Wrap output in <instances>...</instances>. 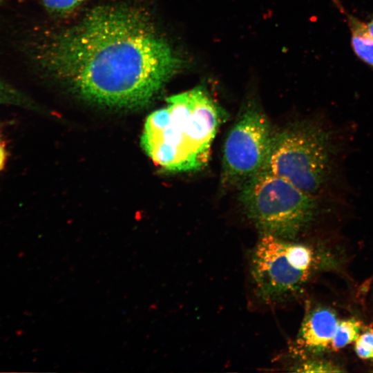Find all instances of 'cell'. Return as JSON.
Segmentation results:
<instances>
[{
	"instance_id": "cell-1",
	"label": "cell",
	"mask_w": 373,
	"mask_h": 373,
	"mask_svg": "<svg viewBox=\"0 0 373 373\" xmlns=\"http://www.w3.org/2000/svg\"><path fill=\"white\" fill-rule=\"evenodd\" d=\"M36 57L85 99L119 108L151 102L180 66L145 15L119 6L91 10L38 47Z\"/></svg>"
},
{
	"instance_id": "cell-2",
	"label": "cell",
	"mask_w": 373,
	"mask_h": 373,
	"mask_svg": "<svg viewBox=\"0 0 373 373\" xmlns=\"http://www.w3.org/2000/svg\"><path fill=\"white\" fill-rule=\"evenodd\" d=\"M345 129L325 117L303 119L274 131L262 170L316 196L345 200Z\"/></svg>"
},
{
	"instance_id": "cell-3",
	"label": "cell",
	"mask_w": 373,
	"mask_h": 373,
	"mask_svg": "<svg viewBox=\"0 0 373 373\" xmlns=\"http://www.w3.org/2000/svg\"><path fill=\"white\" fill-rule=\"evenodd\" d=\"M167 106L150 114L141 146L169 171L197 170L206 164L223 111L201 87L172 95Z\"/></svg>"
},
{
	"instance_id": "cell-4",
	"label": "cell",
	"mask_w": 373,
	"mask_h": 373,
	"mask_svg": "<svg viewBox=\"0 0 373 373\" xmlns=\"http://www.w3.org/2000/svg\"><path fill=\"white\" fill-rule=\"evenodd\" d=\"M247 217L261 234L293 240L321 214L345 206L346 200L307 193L288 180L262 170L238 189Z\"/></svg>"
},
{
	"instance_id": "cell-5",
	"label": "cell",
	"mask_w": 373,
	"mask_h": 373,
	"mask_svg": "<svg viewBox=\"0 0 373 373\" xmlns=\"http://www.w3.org/2000/svg\"><path fill=\"white\" fill-rule=\"evenodd\" d=\"M308 245L261 234L251 260V275L257 296L274 303L296 294L318 265Z\"/></svg>"
},
{
	"instance_id": "cell-6",
	"label": "cell",
	"mask_w": 373,
	"mask_h": 373,
	"mask_svg": "<svg viewBox=\"0 0 373 373\" xmlns=\"http://www.w3.org/2000/svg\"><path fill=\"white\" fill-rule=\"evenodd\" d=\"M274 131L267 115L256 106L239 115L224 141L221 183L238 189L263 169Z\"/></svg>"
},
{
	"instance_id": "cell-7",
	"label": "cell",
	"mask_w": 373,
	"mask_h": 373,
	"mask_svg": "<svg viewBox=\"0 0 373 373\" xmlns=\"http://www.w3.org/2000/svg\"><path fill=\"white\" fill-rule=\"evenodd\" d=\"M340 319L326 307H317L305 316L296 340L300 354H318L332 350V343Z\"/></svg>"
},
{
	"instance_id": "cell-8",
	"label": "cell",
	"mask_w": 373,
	"mask_h": 373,
	"mask_svg": "<svg viewBox=\"0 0 373 373\" xmlns=\"http://www.w3.org/2000/svg\"><path fill=\"white\" fill-rule=\"evenodd\" d=\"M344 15L351 33V46L356 57L373 69V37L367 25L347 12L338 0H333Z\"/></svg>"
},
{
	"instance_id": "cell-9",
	"label": "cell",
	"mask_w": 373,
	"mask_h": 373,
	"mask_svg": "<svg viewBox=\"0 0 373 373\" xmlns=\"http://www.w3.org/2000/svg\"><path fill=\"white\" fill-rule=\"evenodd\" d=\"M362 327V323L354 318L340 319L332 343V350L337 351L354 343Z\"/></svg>"
},
{
	"instance_id": "cell-10",
	"label": "cell",
	"mask_w": 373,
	"mask_h": 373,
	"mask_svg": "<svg viewBox=\"0 0 373 373\" xmlns=\"http://www.w3.org/2000/svg\"><path fill=\"white\" fill-rule=\"evenodd\" d=\"M354 351L362 359L373 358V324L362 329L354 341Z\"/></svg>"
},
{
	"instance_id": "cell-11",
	"label": "cell",
	"mask_w": 373,
	"mask_h": 373,
	"mask_svg": "<svg viewBox=\"0 0 373 373\" xmlns=\"http://www.w3.org/2000/svg\"><path fill=\"white\" fill-rule=\"evenodd\" d=\"M28 103L22 93L0 79V105L26 106Z\"/></svg>"
},
{
	"instance_id": "cell-12",
	"label": "cell",
	"mask_w": 373,
	"mask_h": 373,
	"mask_svg": "<svg viewBox=\"0 0 373 373\" xmlns=\"http://www.w3.org/2000/svg\"><path fill=\"white\" fill-rule=\"evenodd\" d=\"M297 372H334L341 370L334 364L323 360H309L299 365Z\"/></svg>"
},
{
	"instance_id": "cell-13",
	"label": "cell",
	"mask_w": 373,
	"mask_h": 373,
	"mask_svg": "<svg viewBox=\"0 0 373 373\" xmlns=\"http://www.w3.org/2000/svg\"><path fill=\"white\" fill-rule=\"evenodd\" d=\"M84 0H41L44 7L50 12L64 13L73 10Z\"/></svg>"
},
{
	"instance_id": "cell-14",
	"label": "cell",
	"mask_w": 373,
	"mask_h": 373,
	"mask_svg": "<svg viewBox=\"0 0 373 373\" xmlns=\"http://www.w3.org/2000/svg\"><path fill=\"white\" fill-rule=\"evenodd\" d=\"M7 150L5 140L3 137L2 131L0 127V171H1L6 163L7 160Z\"/></svg>"
},
{
	"instance_id": "cell-15",
	"label": "cell",
	"mask_w": 373,
	"mask_h": 373,
	"mask_svg": "<svg viewBox=\"0 0 373 373\" xmlns=\"http://www.w3.org/2000/svg\"><path fill=\"white\" fill-rule=\"evenodd\" d=\"M367 29L370 35L373 37V17L367 25Z\"/></svg>"
},
{
	"instance_id": "cell-16",
	"label": "cell",
	"mask_w": 373,
	"mask_h": 373,
	"mask_svg": "<svg viewBox=\"0 0 373 373\" xmlns=\"http://www.w3.org/2000/svg\"><path fill=\"white\" fill-rule=\"evenodd\" d=\"M2 3V0H0V5Z\"/></svg>"
}]
</instances>
